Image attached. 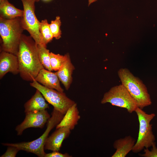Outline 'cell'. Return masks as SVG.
<instances>
[{
    "mask_svg": "<svg viewBox=\"0 0 157 157\" xmlns=\"http://www.w3.org/2000/svg\"><path fill=\"white\" fill-rule=\"evenodd\" d=\"M136 142V140L130 135L115 140L113 147L116 151L112 157H125L132 150Z\"/></svg>",
    "mask_w": 157,
    "mask_h": 157,
    "instance_id": "obj_14",
    "label": "cell"
},
{
    "mask_svg": "<svg viewBox=\"0 0 157 157\" xmlns=\"http://www.w3.org/2000/svg\"><path fill=\"white\" fill-rule=\"evenodd\" d=\"M39 32L41 39V44L47 46V44L51 41L54 38L50 30L49 24L47 19L40 22Z\"/></svg>",
    "mask_w": 157,
    "mask_h": 157,
    "instance_id": "obj_18",
    "label": "cell"
},
{
    "mask_svg": "<svg viewBox=\"0 0 157 157\" xmlns=\"http://www.w3.org/2000/svg\"><path fill=\"white\" fill-rule=\"evenodd\" d=\"M61 22L59 16H56L55 19L52 20L49 24V26L53 37L56 39H59L62 34L60 30Z\"/></svg>",
    "mask_w": 157,
    "mask_h": 157,
    "instance_id": "obj_21",
    "label": "cell"
},
{
    "mask_svg": "<svg viewBox=\"0 0 157 157\" xmlns=\"http://www.w3.org/2000/svg\"><path fill=\"white\" fill-rule=\"evenodd\" d=\"M37 49L40 61L43 67L48 70L53 71L50 62V52L47 46L37 44Z\"/></svg>",
    "mask_w": 157,
    "mask_h": 157,
    "instance_id": "obj_19",
    "label": "cell"
},
{
    "mask_svg": "<svg viewBox=\"0 0 157 157\" xmlns=\"http://www.w3.org/2000/svg\"><path fill=\"white\" fill-rule=\"evenodd\" d=\"M97 0H88V6L90 5L92 3L95 2Z\"/></svg>",
    "mask_w": 157,
    "mask_h": 157,
    "instance_id": "obj_25",
    "label": "cell"
},
{
    "mask_svg": "<svg viewBox=\"0 0 157 157\" xmlns=\"http://www.w3.org/2000/svg\"><path fill=\"white\" fill-rule=\"evenodd\" d=\"M117 74L121 84L126 88L138 108L143 109L151 105L152 101L147 87L140 78L126 68L119 69Z\"/></svg>",
    "mask_w": 157,
    "mask_h": 157,
    "instance_id": "obj_3",
    "label": "cell"
},
{
    "mask_svg": "<svg viewBox=\"0 0 157 157\" xmlns=\"http://www.w3.org/2000/svg\"><path fill=\"white\" fill-rule=\"evenodd\" d=\"M71 131L67 127L56 129L47 138L44 145V150L59 151L63 140L69 136Z\"/></svg>",
    "mask_w": 157,
    "mask_h": 157,
    "instance_id": "obj_11",
    "label": "cell"
},
{
    "mask_svg": "<svg viewBox=\"0 0 157 157\" xmlns=\"http://www.w3.org/2000/svg\"><path fill=\"white\" fill-rule=\"evenodd\" d=\"M135 112L138 117L139 128L137 141L132 151L134 153H138L144 148H148L151 147L155 142V137L150 122L156 115L154 113L147 114L138 107Z\"/></svg>",
    "mask_w": 157,
    "mask_h": 157,
    "instance_id": "obj_5",
    "label": "cell"
},
{
    "mask_svg": "<svg viewBox=\"0 0 157 157\" xmlns=\"http://www.w3.org/2000/svg\"><path fill=\"white\" fill-rule=\"evenodd\" d=\"M14 75L19 74V65L17 56L13 53L2 51L0 53V79L8 72Z\"/></svg>",
    "mask_w": 157,
    "mask_h": 157,
    "instance_id": "obj_10",
    "label": "cell"
},
{
    "mask_svg": "<svg viewBox=\"0 0 157 157\" xmlns=\"http://www.w3.org/2000/svg\"><path fill=\"white\" fill-rule=\"evenodd\" d=\"M24 30L21 17L11 19L0 17V51H3L17 55Z\"/></svg>",
    "mask_w": 157,
    "mask_h": 157,
    "instance_id": "obj_2",
    "label": "cell"
},
{
    "mask_svg": "<svg viewBox=\"0 0 157 157\" xmlns=\"http://www.w3.org/2000/svg\"><path fill=\"white\" fill-rule=\"evenodd\" d=\"M5 152L1 157H15L20 150L16 147L13 146H8Z\"/></svg>",
    "mask_w": 157,
    "mask_h": 157,
    "instance_id": "obj_23",
    "label": "cell"
},
{
    "mask_svg": "<svg viewBox=\"0 0 157 157\" xmlns=\"http://www.w3.org/2000/svg\"><path fill=\"white\" fill-rule=\"evenodd\" d=\"M16 56L20 76L24 81L33 82L44 67L39 59L37 44L30 35L22 34Z\"/></svg>",
    "mask_w": 157,
    "mask_h": 157,
    "instance_id": "obj_1",
    "label": "cell"
},
{
    "mask_svg": "<svg viewBox=\"0 0 157 157\" xmlns=\"http://www.w3.org/2000/svg\"><path fill=\"white\" fill-rule=\"evenodd\" d=\"M72 156L67 153L63 154L57 151H53L49 153H46L44 157H71Z\"/></svg>",
    "mask_w": 157,
    "mask_h": 157,
    "instance_id": "obj_24",
    "label": "cell"
},
{
    "mask_svg": "<svg viewBox=\"0 0 157 157\" xmlns=\"http://www.w3.org/2000/svg\"><path fill=\"white\" fill-rule=\"evenodd\" d=\"M43 1L45 2H48L50 1L51 0H42Z\"/></svg>",
    "mask_w": 157,
    "mask_h": 157,
    "instance_id": "obj_26",
    "label": "cell"
},
{
    "mask_svg": "<svg viewBox=\"0 0 157 157\" xmlns=\"http://www.w3.org/2000/svg\"><path fill=\"white\" fill-rule=\"evenodd\" d=\"M23 7L22 23L25 30L27 31L37 44H41L39 30L40 22L35 14V3L40 0H20Z\"/></svg>",
    "mask_w": 157,
    "mask_h": 157,
    "instance_id": "obj_8",
    "label": "cell"
},
{
    "mask_svg": "<svg viewBox=\"0 0 157 157\" xmlns=\"http://www.w3.org/2000/svg\"><path fill=\"white\" fill-rule=\"evenodd\" d=\"M25 113L35 111H42L49 108V105L40 91L36 89L35 94L24 104Z\"/></svg>",
    "mask_w": 157,
    "mask_h": 157,
    "instance_id": "obj_15",
    "label": "cell"
},
{
    "mask_svg": "<svg viewBox=\"0 0 157 157\" xmlns=\"http://www.w3.org/2000/svg\"><path fill=\"white\" fill-rule=\"evenodd\" d=\"M151 147V150H149L148 148H144L143 149L144 153L140 154V156L142 157H157V148L155 142L153 143Z\"/></svg>",
    "mask_w": 157,
    "mask_h": 157,
    "instance_id": "obj_22",
    "label": "cell"
},
{
    "mask_svg": "<svg viewBox=\"0 0 157 157\" xmlns=\"http://www.w3.org/2000/svg\"><path fill=\"white\" fill-rule=\"evenodd\" d=\"M66 58V54L64 55L50 53V62L52 70L57 71L60 68Z\"/></svg>",
    "mask_w": 157,
    "mask_h": 157,
    "instance_id": "obj_20",
    "label": "cell"
},
{
    "mask_svg": "<svg viewBox=\"0 0 157 157\" xmlns=\"http://www.w3.org/2000/svg\"><path fill=\"white\" fill-rule=\"evenodd\" d=\"M44 68L41 69L35 80L44 87L50 89L63 92L59 79L56 72H53Z\"/></svg>",
    "mask_w": 157,
    "mask_h": 157,
    "instance_id": "obj_12",
    "label": "cell"
},
{
    "mask_svg": "<svg viewBox=\"0 0 157 157\" xmlns=\"http://www.w3.org/2000/svg\"><path fill=\"white\" fill-rule=\"evenodd\" d=\"M101 103H110L113 106L126 109L129 113L135 112L137 104L126 88L122 84L113 87L105 92Z\"/></svg>",
    "mask_w": 157,
    "mask_h": 157,
    "instance_id": "obj_6",
    "label": "cell"
},
{
    "mask_svg": "<svg viewBox=\"0 0 157 157\" xmlns=\"http://www.w3.org/2000/svg\"><path fill=\"white\" fill-rule=\"evenodd\" d=\"M64 115L53 109L51 116L47 122V128L43 133L37 139L31 142L17 143H3L4 146L16 147L20 150L34 154L39 157H44V146L49 134L53 128L60 122Z\"/></svg>",
    "mask_w": 157,
    "mask_h": 157,
    "instance_id": "obj_4",
    "label": "cell"
},
{
    "mask_svg": "<svg viewBox=\"0 0 157 157\" xmlns=\"http://www.w3.org/2000/svg\"><path fill=\"white\" fill-rule=\"evenodd\" d=\"M23 10L15 7L8 0H0V17L11 19L23 16Z\"/></svg>",
    "mask_w": 157,
    "mask_h": 157,
    "instance_id": "obj_17",
    "label": "cell"
},
{
    "mask_svg": "<svg viewBox=\"0 0 157 157\" xmlns=\"http://www.w3.org/2000/svg\"><path fill=\"white\" fill-rule=\"evenodd\" d=\"M74 69L69 54L67 53L65 60L59 69L55 72L60 81L67 90L69 89L72 82V75Z\"/></svg>",
    "mask_w": 157,
    "mask_h": 157,
    "instance_id": "obj_13",
    "label": "cell"
},
{
    "mask_svg": "<svg viewBox=\"0 0 157 157\" xmlns=\"http://www.w3.org/2000/svg\"><path fill=\"white\" fill-rule=\"evenodd\" d=\"M31 86L38 90L45 99L53 109L65 115L68 109L76 103L68 97L63 92L44 87L34 80L30 83Z\"/></svg>",
    "mask_w": 157,
    "mask_h": 157,
    "instance_id": "obj_7",
    "label": "cell"
},
{
    "mask_svg": "<svg viewBox=\"0 0 157 157\" xmlns=\"http://www.w3.org/2000/svg\"><path fill=\"white\" fill-rule=\"evenodd\" d=\"M80 118L79 111L76 103L67 110L62 120L56 126V128L67 127L72 130L78 124Z\"/></svg>",
    "mask_w": 157,
    "mask_h": 157,
    "instance_id": "obj_16",
    "label": "cell"
},
{
    "mask_svg": "<svg viewBox=\"0 0 157 157\" xmlns=\"http://www.w3.org/2000/svg\"><path fill=\"white\" fill-rule=\"evenodd\" d=\"M51 117L46 110L26 113L24 121L15 128L17 135H21L24 131L28 128H43Z\"/></svg>",
    "mask_w": 157,
    "mask_h": 157,
    "instance_id": "obj_9",
    "label": "cell"
}]
</instances>
